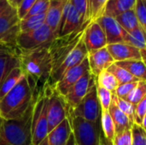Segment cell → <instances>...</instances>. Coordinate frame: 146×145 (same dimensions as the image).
I'll return each instance as SVG.
<instances>
[{
  "label": "cell",
  "mask_w": 146,
  "mask_h": 145,
  "mask_svg": "<svg viewBox=\"0 0 146 145\" xmlns=\"http://www.w3.org/2000/svg\"><path fill=\"white\" fill-rule=\"evenodd\" d=\"M56 38L52 30L45 23L40 27L27 32H21L16 38V47L21 51L34 50L40 48H48Z\"/></svg>",
  "instance_id": "8992f818"
},
{
  "label": "cell",
  "mask_w": 146,
  "mask_h": 145,
  "mask_svg": "<svg viewBox=\"0 0 146 145\" xmlns=\"http://www.w3.org/2000/svg\"><path fill=\"white\" fill-rule=\"evenodd\" d=\"M132 145H146V132L142 126L133 123L132 126Z\"/></svg>",
  "instance_id": "8d00e7d4"
},
{
  "label": "cell",
  "mask_w": 146,
  "mask_h": 145,
  "mask_svg": "<svg viewBox=\"0 0 146 145\" xmlns=\"http://www.w3.org/2000/svg\"><path fill=\"white\" fill-rule=\"evenodd\" d=\"M112 97L115 99L118 108L128 117L130 121L133 124L135 123V107L127 100L118 97L115 94V91L113 92Z\"/></svg>",
  "instance_id": "d6a6232c"
},
{
  "label": "cell",
  "mask_w": 146,
  "mask_h": 145,
  "mask_svg": "<svg viewBox=\"0 0 146 145\" xmlns=\"http://www.w3.org/2000/svg\"><path fill=\"white\" fill-rule=\"evenodd\" d=\"M146 114V96L135 107V123L142 125L143 119Z\"/></svg>",
  "instance_id": "b9f144b4"
},
{
  "label": "cell",
  "mask_w": 146,
  "mask_h": 145,
  "mask_svg": "<svg viewBox=\"0 0 146 145\" xmlns=\"http://www.w3.org/2000/svg\"><path fill=\"white\" fill-rule=\"evenodd\" d=\"M34 100L23 116L0 121V145H33L32 119Z\"/></svg>",
  "instance_id": "7a4b0ae2"
},
{
  "label": "cell",
  "mask_w": 146,
  "mask_h": 145,
  "mask_svg": "<svg viewBox=\"0 0 146 145\" xmlns=\"http://www.w3.org/2000/svg\"><path fill=\"white\" fill-rule=\"evenodd\" d=\"M49 6H50V0H37L35 2V3L33 4V6L29 10V12L27 13V15L24 18H27V17L33 16V15L44 14L47 12Z\"/></svg>",
  "instance_id": "f35d334b"
},
{
  "label": "cell",
  "mask_w": 146,
  "mask_h": 145,
  "mask_svg": "<svg viewBox=\"0 0 146 145\" xmlns=\"http://www.w3.org/2000/svg\"><path fill=\"white\" fill-rule=\"evenodd\" d=\"M67 2L68 0H50V6L46 12L45 24L52 30L56 38L59 33L61 19Z\"/></svg>",
  "instance_id": "44dd1931"
},
{
  "label": "cell",
  "mask_w": 146,
  "mask_h": 145,
  "mask_svg": "<svg viewBox=\"0 0 146 145\" xmlns=\"http://www.w3.org/2000/svg\"><path fill=\"white\" fill-rule=\"evenodd\" d=\"M48 95L46 86L34 97L32 119V137L33 145H38L48 134Z\"/></svg>",
  "instance_id": "5b68a950"
},
{
  "label": "cell",
  "mask_w": 146,
  "mask_h": 145,
  "mask_svg": "<svg viewBox=\"0 0 146 145\" xmlns=\"http://www.w3.org/2000/svg\"><path fill=\"white\" fill-rule=\"evenodd\" d=\"M96 79L91 71H88L68 91L64 98L68 109H74L82 101L89 90L96 84Z\"/></svg>",
  "instance_id": "7c38bea8"
},
{
  "label": "cell",
  "mask_w": 146,
  "mask_h": 145,
  "mask_svg": "<svg viewBox=\"0 0 146 145\" xmlns=\"http://www.w3.org/2000/svg\"><path fill=\"white\" fill-rule=\"evenodd\" d=\"M45 18L46 13L21 19L20 22L21 32H27L40 27L45 23Z\"/></svg>",
  "instance_id": "83f0119b"
},
{
  "label": "cell",
  "mask_w": 146,
  "mask_h": 145,
  "mask_svg": "<svg viewBox=\"0 0 146 145\" xmlns=\"http://www.w3.org/2000/svg\"><path fill=\"white\" fill-rule=\"evenodd\" d=\"M139 80L146 81V64L143 60H129L115 62Z\"/></svg>",
  "instance_id": "d4e9b609"
},
{
  "label": "cell",
  "mask_w": 146,
  "mask_h": 145,
  "mask_svg": "<svg viewBox=\"0 0 146 145\" xmlns=\"http://www.w3.org/2000/svg\"><path fill=\"white\" fill-rule=\"evenodd\" d=\"M18 67H20L18 48L0 44V85L6 76Z\"/></svg>",
  "instance_id": "ac0fdd59"
},
{
  "label": "cell",
  "mask_w": 146,
  "mask_h": 145,
  "mask_svg": "<svg viewBox=\"0 0 146 145\" xmlns=\"http://www.w3.org/2000/svg\"><path fill=\"white\" fill-rule=\"evenodd\" d=\"M96 83L98 85L104 87L112 92H115L119 85V83L115 77L107 70L103 71L96 79Z\"/></svg>",
  "instance_id": "4dcf8cb0"
},
{
  "label": "cell",
  "mask_w": 146,
  "mask_h": 145,
  "mask_svg": "<svg viewBox=\"0 0 146 145\" xmlns=\"http://www.w3.org/2000/svg\"><path fill=\"white\" fill-rule=\"evenodd\" d=\"M109 112L114 121L115 127V133L122 132L126 129H131L133 123L130 121L128 117L118 108L115 99L112 97V102L109 109Z\"/></svg>",
  "instance_id": "7402d4cb"
},
{
  "label": "cell",
  "mask_w": 146,
  "mask_h": 145,
  "mask_svg": "<svg viewBox=\"0 0 146 145\" xmlns=\"http://www.w3.org/2000/svg\"><path fill=\"white\" fill-rule=\"evenodd\" d=\"M67 145H77L76 144L75 138H74V136L73 132H72V134H71V136H70V138L68 139V142Z\"/></svg>",
  "instance_id": "7dc6e473"
},
{
  "label": "cell",
  "mask_w": 146,
  "mask_h": 145,
  "mask_svg": "<svg viewBox=\"0 0 146 145\" xmlns=\"http://www.w3.org/2000/svg\"><path fill=\"white\" fill-rule=\"evenodd\" d=\"M72 132L70 119L68 116L56 128L50 132L38 145H67Z\"/></svg>",
  "instance_id": "d6986e66"
},
{
  "label": "cell",
  "mask_w": 146,
  "mask_h": 145,
  "mask_svg": "<svg viewBox=\"0 0 146 145\" xmlns=\"http://www.w3.org/2000/svg\"><path fill=\"white\" fill-rule=\"evenodd\" d=\"M87 21H86L79 14V12L72 4L71 1L68 0L61 19L58 36H64L69 34L80 28Z\"/></svg>",
  "instance_id": "5bb4252c"
},
{
  "label": "cell",
  "mask_w": 146,
  "mask_h": 145,
  "mask_svg": "<svg viewBox=\"0 0 146 145\" xmlns=\"http://www.w3.org/2000/svg\"><path fill=\"white\" fill-rule=\"evenodd\" d=\"M107 49L115 62L129 60H142L139 50L127 43L108 44Z\"/></svg>",
  "instance_id": "ffe728a7"
},
{
  "label": "cell",
  "mask_w": 146,
  "mask_h": 145,
  "mask_svg": "<svg viewBox=\"0 0 146 145\" xmlns=\"http://www.w3.org/2000/svg\"><path fill=\"white\" fill-rule=\"evenodd\" d=\"M115 19L117 21V22L121 26V27L127 32H130L140 27L134 9L127 10V11L121 14L120 15L116 16Z\"/></svg>",
  "instance_id": "484cf974"
},
{
  "label": "cell",
  "mask_w": 146,
  "mask_h": 145,
  "mask_svg": "<svg viewBox=\"0 0 146 145\" xmlns=\"http://www.w3.org/2000/svg\"><path fill=\"white\" fill-rule=\"evenodd\" d=\"M68 114L92 123L100 122L101 107L97 93V84L89 90L86 97L74 109H68Z\"/></svg>",
  "instance_id": "ba28073f"
},
{
  "label": "cell",
  "mask_w": 146,
  "mask_h": 145,
  "mask_svg": "<svg viewBox=\"0 0 146 145\" xmlns=\"http://www.w3.org/2000/svg\"><path fill=\"white\" fill-rule=\"evenodd\" d=\"M100 123L104 138L112 142L115 135V127L109 110H101Z\"/></svg>",
  "instance_id": "4316f807"
},
{
  "label": "cell",
  "mask_w": 146,
  "mask_h": 145,
  "mask_svg": "<svg viewBox=\"0 0 146 145\" xmlns=\"http://www.w3.org/2000/svg\"><path fill=\"white\" fill-rule=\"evenodd\" d=\"M97 93H98V97L100 103L101 110H109L112 102L113 92L97 85Z\"/></svg>",
  "instance_id": "e575fe53"
},
{
  "label": "cell",
  "mask_w": 146,
  "mask_h": 145,
  "mask_svg": "<svg viewBox=\"0 0 146 145\" xmlns=\"http://www.w3.org/2000/svg\"><path fill=\"white\" fill-rule=\"evenodd\" d=\"M2 120V117H1V115H0V121Z\"/></svg>",
  "instance_id": "681fc988"
},
{
  "label": "cell",
  "mask_w": 146,
  "mask_h": 145,
  "mask_svg": "<svg viewBox=\"0 0 146 145\" xmlns=\"http://www.w3.org/2000/svg\"><path fill=\"white\" fill-rule=\"evenodd\" d=\"M96 21L103 28L107 40V45L117 43H125L127 32L121 27L117 21L107 15H102Z\"/></svg>",
  "instance_id": "9a60e30c"
},
{
  "label": "cell",
  "mask_w": 146,
  "mask_h": 145,
  "mask_svg": "<svg viewBox=\"0 0 146 145\" xmlns=\"http://www.w3.org/2000/svg\"><path fill=\"white\" fill-rule=\"evenodd\" d=\"M70 119L73 134L77 145H101L100 137L102 133L101 123H92L83 119L71 116Z\"/></svg>",
  "instance_id": "52a82bcc"
},
{
  "label": "cell",
  "mask_w": 146,
  "mask_h": 145,
  "mask_svg": "<svg viewBox=\"0 0 146 145\" xmlns=\"http://www.w3.org/2000/svg\"><path fill=\"white\" fill-rule=\"evenodd\" d=\"M87 56L88 51L82 37V38L70 52V54L66 57V59L62 62V64L54 72L51 73L48 85L53 86L68 69L82 62L87 57Z\"/></svg>",
  "instance_id": "8fae6325"
},
{
  "label": "cell",
  "mask_w": 146,
  "mask_h": 145,
  "mask_svg": "<svg viewBox=\"0 0 146 145\" xmlns=\"http://www.w3.org/2000/svg\"><path fill=\"white\" fill-rule=\"evenodd\" d=\"M10 7L8 0H0V14L4 12L7 9Z\"/></svg>",
  "instance_id": "ee69618b"
},
{
  "label": "cell",
  "mask_w": 146,
  "mask_h": 145,
  "mask_svg": "<svg viewBox=\"0 0 146 145\" xmlns=\"http://www.w3.org/2000/svg\"><path fill=\"white\" fill-rule=\"evenodd\" d=\"M36 1L37 0H22L21 1L20 5L16 9L17 13H18V16L21 20L23 19L27 15V13L29 12L31 8L33 6V4L35 3Z\"/></svg>",
  "instance_id": "7bdbcfd3"
},
{
  "label": "cell",
  "mask_w": 146,
  "mask_h": 145,
  "mask_svg": "<svg viewBox=\"0 0 146 145\" xmlns=\"http://www.w3.org/2000/svg\"><path fill=\"white\" fill-rule=\"evenodd\" d=\"M21 1L22 0H8L9 5L11 7H13V8H15V9H17V7L20 5V3H21Z\"/></svg>",
  "instance_id": "bcb514c9"
},
{
  "label": "cell",
  "mask_w": 146,
  "mask_h": 145,
  "mask_svg": "<svg viewBox=\"0 0 146 145\" xmlns=\"http://www.w3.org/2000/svg\"><path fill=\"white\" fill-rule=\"evenodd\" d=\"M20 22L15 8L10 6L0 14V44L16 47V38L21 33Z\"/></svg>",
  "instance_id": "30bf717a"
},
{
  "label": "cell",
  "mask_w": 146,
  "mask_h": 145,
  "mask_svg": "<svg viewBox=\"0 0 146 145\" xmlns=\"http://www.w3.org/2000/svg\"><path fill=\"white\" fill-rule=\"evenodd\" d=\"M83 40L88 53L107 46L105 33L96 21H92L86 28Z\"/></svg>",
  "instance_id": "2e32d148"
},
{
  "label": "cell",
  "mask_w": 146,
  "mask_h": 145,
  "mask_svg": "<svg viewBox=\"0 0 146 145\" xmlns=\"http://www.w3.org/2000/svg\"><path fill=\"white\" fill-rule=\"evenodd\" d=\"M142 127L145 129V131L146 132V114L145 115V117H144V119H143V121H142Z\"/></svg>",
  "instance_id": "c3c4849f"
},
{
  "label": "cell",
  "mask_w": 146,
  "mask_h": 145,
  "mask_svg": "<svg viewBox=\"0 0 146 145\" xmlns=\"http://www.w3.org/2000/svg\"><path fill=\"white\" fill-rule=\"evenodd\" d=\"M112 143L113 145H132V128L126 129L122 132L115 133Z\"/></svg>",
  "instance_id": "74e56055"
},
{
  "label": "cell",
  "mask_w": 146,
  "mask_h": 145,
  "mask_svg": "<svg viewBox=\"0 0 146 145\" xmlns=\"http://www.w3.org/2000/svg\"></svg>",
  "instance_id": "f907efd6"
},
{
  "label": "cell",
  "mask_w": 146,
  "mask_h": 145,
  "mask_svg": "<svg viewBox=\"0 0 146 145\" xmlns=\"http://www.w3.org/2000/svg\"><path fill=\"white\" fill-rule=\"evenodd\" d=\"M25 74L22 69L18 67L14 68L2 81L0 85V100L6 96L13 88H15L23 79Z\"/></svg>",
  "instance_id": "cb8c5ba5"
},
{
  "label": "cell",
  "mask_w": 146,
  "mask_h": 145,
  "mask_svg": "<svg viewBox=\"0 0 146 145\" xmlns=\"http://www.w3.org/2000/svg\"><path fill=\"white\" fill-rule=\"evenodd\" d=\"M74 7L82 16V18L87 21H91L88 17V0H70Z\"/></svg>",
  "instance_id": "60d3db41"
},
{
  "label": "cell",
  "mask_w": 146,
  "mask_h": 145,
  "mask_svg": "<svg viewBox=\"0 0 146 145\" xmlns=\"http://www.w3.org/2000/svg\"><path fill=\"white\" fill-rule=\"evenodd\" d=\"M34 97L26 77L0 100V115L4 120L21 118L33 103Z\"/></svg>",
  "instance_id": "3957f363"
},
{
  "label": "cell",
  "mask_w": 146,
  "mask_h": 145,
  "mask_svg": "<svg viewBox=\"0 0 146 145\" xmlns=\"http://www.w3.org/2000/svg\"><path fill=\"white\" fill-rule=\"evenodd\" d=\"M19 59L20 68L35 97L49 84L51 74L52 62L48 48L29 51L19 50Z\"/></svg>",
  "instance_id": "6da1fadb"
},
{
  "label": "cell",
  "mask_w": 146,
  "mask_h": 145,
  "mask_svg": "<svg viewBox=\"0 0 146 145\" xmlns=\"http://www.w3.org/2000/svg\"><path fill=\"white\" fill-rule=\"evenodd\" d=\"M125 43L136 47L139 51L146 50V34L141 27H139L130 32H127Z\"/></svg>",
  "instance_id": "f1b7e54d"
},
{
  "label": "cell",
  "mask_w": 146,
  "mask_h": 145,
  "mask_svg": "<svg viewBox=\"0 0 146 145\" xmlns=\"http://www.w3.org/2000/svg\"><path fill=\"white\" fill-rule=\"evenodd\" d=\"M100 144L101 145H113V143L111 141H109L108 139H106L103 134V132L101 133V137H100Z\"/></svg>",
  "instance_id": "f6af8a7d"
},
{
  "label": "cell",
  "mask_w": 146,
  "mask_h": 145,
  "mask_svg": "<svg viewBox=\"0 0 146 145\" xmlns=\"http://www.w3.org/2000/svg\"><path fill=\"white\" fill-rule=\"evenodd\" d=\"M146 96V81L139 80L137 86L130 93L126 100L130 102L134 107Z\"/></svg>",
  "instance_id": "836d02e7"
},
{
  "label": "cell",
  "mask_w": 146,
  "mask_h": 145,
  "mask_svg": "<svg viewBox=\"0 0 146 145\" xmlns=\"http://www.w3.org/2000/svg\"><path fill=\"white\" fill-rule=\"evenodd\" d=\"M138 83H139V81H135V82L127 83V84H123V85H119L115 91L116 96L118 97L127 99V97L130 95V93L137 86Z\"/></svg>",
  "instance_id": "ab89813d"
},
{
  "label": "cell",
  "mask_w": 146,
  "mask_h": 145,
  "mask_svg": "<svg viewBox=\"0 0 146 145\" xmlns=\"http://www.w3.org/2000/svg\"><path fill=\"white\" fill-rule=\"evenodd\" d=\"M88 71H90V68L88 58L86 57L82 62L68 69L53 86L64 97L68 91Z\"/></svg>",
  "instance_id": "4fadbf2b"
},
{
  "label": "cell",
  "mask_w": 146,
  "mask_h": 145,
  "mask_svg": "<svg viewBox=\"0 0 146 145\" xmlns=\"http://www.w3.org/2000/svg\"><path fill=\"white\" fill-rule=\"evenodd\" d=\"M109 0H88V17L91 21H96L104 15L105 7Z\"/></svg>",
  "instance_id": "1f68e13d"
},
{
  "label": "cell",
  "mask_w": 146,
  "mask_h": 145,
  "mask_svg": "<svg viewBox=\"0 0 146 145\" xmlns=\"http://www.w3.org/2000/svg\"><path fill=\"white\" fill-rule=\"evenodd\" d=\"M107 71L111 73L115 77V79H117L119 85H123V84H127V83L139 81V79H138L136 77H134L133 74H131L128 71H127L126 69L122 68L121 67L116 65L115 62L114 64H112L107 69Z\"/></svg>",
  "instance_id": "f546056e"
},
{
  "label": "cell",
  "mask_w": 146,
  "mask_h": 145,
  "mask_svg": "<svg viewBox=\"0 0 146 145\" xmlns=\"http://www.w3.org/2000/svg\"><path fill=\"white\" fill-rule=\"evenodd\" d=\"M48 95V133L56 128L68 117V105L63 96H62L54 86L46 85Z\"/></svg>",
  "instance_id": "9c48e42d"
},
{
  "label": "cell",
  "mask_w": 146,
  "mask_h": 145,
  "mask_svg": "<svg viewBox=\"0 0 146 145\" xmlns=\"http://www.w3.org/2000/svg\"><path fill=\"white\" fill-rule=\"evenodd\" d=\"M89 68L92 74L96 78L104 70H107L115 62L109 52L107 46L88 53Z\"/></svg>",
  "instance_id": "e0dca14e"
},
{
  "label": "cell",
  "mask_w": 146,
  "mask_h": 145,
  "mask_svg": "<svg viewBox=\"0 0 146 145\" xmlns=\"http://www.w3.org/2000/svg\"><path fill=\"white\" fill-rule=\"evenodd\" d=\"M136 0H109L104 15L115 18L127 10L133 9Z\"/></svg>",
  "instance_id": "603a6c76"
},
{
  "label": "cell",
  "mask_w": 146,
  "mask_h": 145,
  "mask_svg": "<svg viewBox=\"0 0 146 145\" xmlns=\"http://www.w3.org/2000/svg\"><path fill=\"white\" fill-rule=\"evenodd\" d=\"M134 10L139 26L146 34V0H136Z\"/></svg>",
  "instance_id": "d590c367"
},
{
  "label": "cell",
  "mask_w": 146,
  "mask_h": 145,
  "mask_svg": "<svg viewBox=\"0 0 146 145\" xmlns=\"http://www.w3.org/2000/svg\"><path fill=\"white\" fill-rule=\"evenodd\" d=\"M91 21H88L80 28L69 34L64 36H58L53 39V41L48 47V50L52 62L51 73L54 72L62 64V62L77 45V44L82 38L86 28Z\"/></svg>",
  "instance_id": "277c9868"
}]
</instances>
